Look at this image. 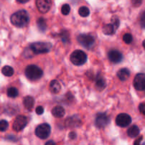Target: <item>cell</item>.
Returning <instances> with one entry per match:
<instances>
[{
  "label": "cell",
  "instance_id": "4316f807",
  "mask_svg": "<svg viewBox=\"0 0 145 145\" xmlns=\"http://www.w3.org/2000/svg\"><path fill=\"white\" fill-rule=\"evenodd\" d=\"M70 12H71V7H70L69 5L68 4H65L61 7V13L63 15H68L69 14Z\"/></svg>",
  "mask_w": 145,
  "mask_h": 145
},
{
  "label": "cell",
  "instance_id": "ba28073f",
  "mask_svg": "<svg viewBox=\"0 0 145 145\" xmlns=\"http://www.w3.org/2000/svg\"><path fill=\"white\" fill-rule=\"evenodd\" d=\"M110 118L104 112H100L95 118V125L98 128H104L110 123Z\"/></svg>",
  "mask_w": 145,
  "mask_h": 145
},
{
  "label": "cell",
  "instance_id": "6da1fadb",
  "mask_svg": "<svg viewBox=\"0 0 145 145\" xmlns=\"http://www.w3.org/2000/svg\"><path fill=\"white\" fill-rule=\"evenodd\" d=\"M11 23L14 26L23 28L28 24L29 22V14L25 10H19L11 16Z\"/></svg>",
  "mask_w": 145,
  "mask_h": 145
},
{
  "label": "cell",
  "instance_id": "8fae6325",
  "mask_svg": "<svg viewBox=\"0 0 145 145\" xmlns=\"http://www.w3.org/2000/svg\"><path fill=\"white\" fill-rule=\"evenodd\" d=\"M51 4V0H36V2L37 9L42 14L46 13L50 10Z\"/></svg>",
  "mask_w": 145,
  "mask_h": 145
},
{
  "label": "cell",
  "instance_id": "e575fe53",
  "mask_svg": "<svg viewBox=\"0 0 145 145\" xmlns=\"http://www.w3.org/2000/svg\"><path fill=\"white\" fill-rule=\"evenodd\" d=\"M142 138L143 137L141 136V137H139L138 139H137L135 141V142H134V145H140V142H141V141L142 140Z\"/></svg>",
  "mask_w": 145,
  "mask_h": 145
},
{
  "label": "cell",
  "instance_id": "ffe728a7",
  "mask_svg": "<svg viewBox=\"0 0 145 145\" xmlns=\"http://www.w3.org/2000/svg\"><path fill=\"white\" fill-rule=\"evenodd\" d=\"M2 72L4 76H7V77H11L14 73V71L12 67L9 66V65H5L2 68Z\"/></svg>",
  "mask_w": 145,
  "mask_h": 145
},
{
  "label": "cell",
  "instance_id": "1f68e13d",
  "mask_svg": "<svg viewBox=\"0 0 145 145\" xmlns=\"http://www.w3.org/2000/svg\"><path fill=\"white\" fill-rule=\"evenodd\" d=\"M44 112V109L42 106H38L36 108V112L37 115H42Z\"/></svg>",
  "mask_w": 145,
  "mask_h": 145
},
{
  "label": "cell",
  "instance_id": "7402d4cb",
  "mask_svg": "<svg viewBox=\"0 0 145 145\" xmlns=\"http://www.w3.org/2000/svg\"><path fill=\"white\" fill-rule=\"evenodd\" d=\"M78 118H75V117H71V118H69L68 120H66V121H65L66 126L71 127H77L79 123V120L77 121H75Z\"/></svg>",
  "mask_w": 145,
  "mask_h": 145
},
{
  "label": "cell",
  "instance_id": "2e32d148",
  "mask_svg": "<svg viewBox=\"0 0 145 145\" xmlns=\"http://www.w3.org/2000/svg\"><path fill=\"white\" fill-rule=\"evenodd\" d=\"M24 105L29 110H31L34 105V99L31 96H26L24 98Z\"/></svg>",
  "mask_w": 145,
  "mask_h": 145
},
{
  "label": "cell",
  "instance_id": "f35d334b",
  "mask_svg": "<svg viewBox=\"0 0 145 145\" xmlns=\"http://www.w3.org/2000/svg\"><path fill=\"white\" fill-rule=\"evenodd\" d=\"M142 145H145V143H144V144H142Z\"/></svg>",
  "mask_w": 145,
  "mask_h": 145
},
{
  "label": "cell",
  "instance_id": "4fadbf2b",
  "mask_svg": "<svg viewBox=\"0 0 145 145\" xmlns=\"http://www.w3.org/2000/svg\"><path fill=\"white\" fill-rule=\"evenodd\" d=\"M117 76L120 80L122 81H125V80H127L130 76V71L127 68H122L118 71Z\"/></svg>",
  "mask_w": 145,
  "mask_h": 145
},
{
  "label": "cell",
  "instance_id": "7a4b0ae2",
  "mask_svg": "<svg viewBox=\"0 0 145 145\" xmlns=\"http://www.w3.org/2000/svg\"><path fill=\"white\" fill-rule=\"evenodd\" d=\"M25 75L29 80H36L42 77L44 72L37 65H28L25 69Z\"/></svg>",
  "mask_w": 145,
  "mask_h": 145
},
{
  "label": "cell",
  "instance_id": "277c9868",
  "mask_svg": "<svg viewBox=\"0 0 145 145\" xmlns=\"http://www.w3.org/2000/svg\"><path fill=\"white\" fill-rule=\"evenodd\" d=\"M71 61L75 65H82L87 61L88 56L84 51L81 50H76L71 54Z\"/></svg>",
  "mask_w": 145,
  "mask_h": 145
},
{
  "label": "cell",
  "instance_id": "d6a6232c",
  "mask_svg": "<svg viewBox=\"0 0 145 145\" xmlns=\"http://www.w3.org/2000/svg\"><path fill=\"white\" fill-rule=\"evenodd\" d=\"M139 110L142 115H145V103H141L139 106Z\"/></svg>",
  "mask_w": 145,
  "mask_h": 145
},
{
  "label": "cell",
  "instance_id": "9c48e42d",
  "mask_svg": "<svg viewBox=\"0 0 145 145\" xmlns=\"http://www.w3.org/2000/svg\"><path fill=\"white\" fill-rule=\"evenodd\" d=\"M117 125L121 127H126L132 122V118L128 114L121 113L117 116L115 120Z\"/></svg>",
  "mask_w": 145,
  "mask_h": 145
},
{
  "label": "cell",
  "instance_id": "cb8c5ba5",
  "mask_svg": "<svg viewBox=\"0 0 145 145\" xmlns=\"http://www.w3.org/2000/svg\"><path fill=\"white\" fill-rule=\"evenodd\" d=\"M78 13L80 14V16H81L82 17H87L90 14V10L86 7H81L79 9Z\"/></svg>",
  "mask_w": 145,
  "mask_h": 145
},
{
  "label": "cell",
  "instance_id": "30bf717a",
  "mask_svg": "<svg viewBox=\"0 0 145 145\" xmlns=\"http://www.w3.org/2000/svg\"><path fill=\"white\" fill-rule=\"evenodd\" d=\"M134 87L137 90H145V74L138 73L134 78Z\"/></svg>",
  "mask_w": 145,
  "mask_h": 145
},
{
  "label": "cell",
  "instance_id": "8d00e7d4",
  "mask_svg": "<svg viewBox=\"0 0 145 145\" xmlns=\"http://www.w3.org/2000/svg\"><path fill=\"white\" fill-rule=\"evenodd\" d=\"M18 2H19V3H22V4H24V3H26V2H28L29 1V0H16Z\"/></svg>",
  "mask_w": 145,
  "mask_h": 145
},
{
  "label": "cell",
  "instance_id": "836d02e7",
  "mask_svg": "<svg viewBox=\"0 0 145 145\" xmlns=\"http://www.w3.org/2000/svg\"><path fill=\"white\" fill-rule=\"evenodd\" d=\"M76 137H77V135H76V132H70V134H69V138H70V139H76Z\"/></svg>",
  "mask_w": 145,
  "mask_h": 145
},
{
  "label": "cell",
  "instance_id": "d6986e66",
  "mask_svg": "<svg viewBox=\"0 0 145 145\" xmlns=\"http://www.w3.org/2000/svg\"><path fill=\"white\" fill-rule=\"evenodd\" d=\"M139 129L137 125H133V126L130 127L129 129H127V135L128 136L130 137L134 138L136 137L139 135Z\"/></svg>",
  "mask_w": 145,
  "mask_h": 145
},
{
  "label": "cell",
  "instance_id": "f1b7e54d",
  "mask_svg": "<svg viewBox=\"0 0 145 145\" xmlns=\"http://www.w3.org/2000/svg\"><path fill=\"white\" fill-rule=\"evenodd\" d=\"M61 37L64 43H67L69 41V33L66 31H63L61 33Z\"/></svg>",
  "mask_w": 145,
  "mask_h": 145
},
{
  "label": "cell",
  "instance_id": "8992f818",
  "mask_svg": "<svg viewBox=\"0 0 145 145\" xmlns=\"http://www.w3.org/2000/svg\"><path fill=\"white\" fill-rule=\"evenodd\" d=\"M51 132V128L48 124L43 123L39 125L36 128L35 134L39 138L41 139H45L49 137Z\"/></svg>",
  "mask_w": 145,
  "mask_h": 145
},
{
  "label": "cell",
  "instance_id": "d4e9b609",
  "mask_svg": "<svg viewBox=\"0 0 145 145\" xmlns=\"http://www.w3.org/2000/svg\"><path fill=\"white\" fill-rule=\"evenodd\" d=\"M9 127V123L7 120H2L0 121V132H5Z\"/></svg>",
  "mask_w": 145,
  "mask_h": 145
},
{
  "label": "cell",
  "instance_id": "4dcf8cb0",
  "mask_svg": "<svg viewBox=\"0 0 145 145\" xmlns=\"http://www.w3.org/2000/svg\"><path fill=\"white\" fill-rule=\"evenodd\" d=\"M131 2H132V5L135 7H138L140 6L142 3V0H131Z\"/></svg>",
  "mask_w": 145,
  "mask_h": 145
},
{
  "label": "cell",
  "instance_id": "484cf974",
  "mask_svg": "<svg viewBox=\"0 0 145 145\" xmlns=\"http://www.w3.org/2000/svg\"><path fill=\"white\" fill-rule=\"evenodd\" d=\"M132 40H133V38H132V34L130 33H125V35L123 36V41L125 44H129L132 42Z\"/></svg>",
  "mask_w": 145,
  "mask_h": 145
},
{
  "label": "cell",
  "instance_id": "52a82bcc",
  "mask_svg": "<svg viewBox=\"0 0 145 145\" xmlns=\"http://www.w3.org/2000/svg\"><path fill=\"white\" fill-rule=\"evenodd\" d=\"M28 120L27 118L24 115H18L14 122L12 128L16 132H20L22 129H24L27 125Z\"/></svg>",
  "mask_w": 145,
  "mask_h": 145
},
{
  "label": "cell",
  "instance_id": "d590c367",
  "mask_svg": "<svg viewBox=\"0 0 145 145\" xmlns=\"http://www.w3.org/2000/svg\"><path fill=\"white\" fill-rule=\"evenodd\" d=\"M45 145H56V143L53 140H49L45 144Z\"/></svg>",
  "mask_w": 145,
  "mask_h": 145
},
{
  "label": "cell",
  "instance_id": "7c38bea8",
  "mask_svg": "<svg viewBox=\"0 0 145 145\" xmlns=\"http://www.w3.org/2000/svg\"><path fill=\"white\" fill-rule=\"evenodd\" d=\"M108 58L111 62L114 63H120L123 59V56L122 53L120 52L118 50H111L108 52Z\"/></svg>",
  "mask_w": 145,
  "mask_h": 145
},
{
  "label": "cell",
  "instance_id": "5b68a950",
  "mask_svg": "<svg viewBox=\"0 0 145 145\" xmlns=\"http://www.w3.org/2000/svg\"><path fill=\"white\" fill-rule=\"evenodd\" d=\"M78 41L87 49H91L95 45V39L90 34H80L78 36Z\"/></svg>",
  "mask_w": 145,
  "mask_h": 145
},
{
  "label": "cell",
  "instance_id": "ac0fdd59",
  "mask_svg": "<svg viewBox=\"0 0 145 145\" xmlns=\"http://www.w3.org/2000/svg\"><path fill=\"white\" fill-rule=\"evenodd\" d=\"M115 31H116V30H115V27L112 24H105L103 27V32L105 35H112L115 33Z\"/></svg>",
  "mask_w": 145,
  "mask_h": 145
},
{
  "label": "cell",
  "instance_id": "3957f363",
  "mask_svg": "<svg viewBox=\"0 0 145 145\" xmlns=\"http://www.w3.org/2000/svg\"><path fill=\"white\" fill-rule=\"evenodd\" d=\"M51 48L52 45L51 43L47 42H35L30 46V49L36 55L49 52Z\"/></svg>",
  "mask_w": 145,
  "mask_h": 145
},
{
  "label": "cell",
  "instance_id": "9a60e30c",
  "mask_svg": "<svg viewBox=\"0 0 145 145\" xmlns=\"http://www.w3.org/2000/svg\"><path fill=\"white\" fill-rule=\"evenodd\" d=\"M65 110L63 107L61 106H56V107H54L52 110V115L54 117L58 118H63V117L65 115Z\"/></svg>",
  "mask_w": 145,
  "mask_h": 145
},
{
  "label": "cell",
  "instance_id": "5bb4252c",
  "mask_svg": "<svg viewBox=\"0 0 145 145\" xmlns=\"http://www.w3.org/2000/svg\"><path fill=\"white\" fill-rule=\"evenodd\" d=\"M49 89L50 90H51V93H54V94H57V93H58L61 91V84H60V83L58 80H53L50 83Z\"/></svg>",
  "mask_w": 145,
  "mask_h": 145
},
{
  "label": "cell",
  "instance_id": "f546056e",
  "mask_svg": "<svg viewBox=\"0 0 145 145\" xmlns=\"http://www.w3.org/2000/svg\"><path fill=\"white\" fill-rule=\"evenodd\" d=\"M140 25L143 29H145V11L142 12L140 16Z\"/></svg>",
  "mask_w": 145,
  "mask_h": 145
},
{
  "label": "cell",
  "instance_id": "74e56055",
  "mask_svg": "<svg viewBox=\"0 0 145 145\" xmlns=\"http://www.w3.org/2000/svg\"><path fill=\"white\" fill-rule=\"evenodd\" d=\"M142 46H143L144 48H145V40H144V41H143V43H142Z\"/></svg>",
  "mask_w": 145,
  "mask_h": 145
},
{
  "label": "cell",
  "instance_id": "e0dca14e",
  "mask_svg": "<svg viewBox=\"0 0 145 145\" xmlns=\"http://www.w3.org/2000/svg\"><path fill=\"white\" fill-rule=\"evenodd\" d=\"M106 87V82L105 79L101 76H97L95 80V88L98 90H104Z\"/></svg>",
  "mask_w": 145,
  "mask_h": 145
},
{
  "label": "cell",
  "instance_id": "44dd1931",
  "mask_svg": "<svg viewBox=\"0 0 145 145\" xmlns=\"http://www.w3.org/2000/svg\"><path fill=\"white\" fill-rule=\"evenodd\" d=\"M37 26H38L39 29L41 31V32H44L46 30L47 25L46 22L44 18H40L37 20Z\"/></svg>",
  "mask_w": 145,
  "mask_h": 145
},
{
  "label": "cell",
  "instance_id": "83f0119b",
  "mask_svg": "<svg viewBox=\"0 0 145 145\" xmlns=\"http://www.w3.org/2000/svg\"><path fill=\"white\" fill-rule=\"evenodd\" d=\"M111 21H112V24L113 25V26L115 27V30L119 28L120 26V19L118 16H113L111 19Z\"/></svg>",
  "mask_w": 145,
  "mask_h": 145
},
{
  "label": "cell",
  "instance_id": "603a6c76",
  "mask_svg": "<svg viewBox=\"0 0 145 145\" xmlns=\"http://www.w3.org/2000/svg\"><path fill=\"white\" fill-rule=\"evenodd\" d=\"M19 95V91H18L17 89L14 87H11L9 88H8L7 90V95L8 97H12V98H14L16 97Z\"/></svg>",
  "mask_w": 145,
  "mask_h": 145
}]
</instances>
